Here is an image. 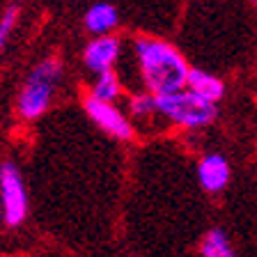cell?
<instances>
[{
	"mask_svg": "<svg viewBox=\"0 0 257 257\" xmlns=\"http://www.w3.org/2000/svg\"><path fill=\"white\" fill-rule=\"evenodd\" d=\"M136 58L152 96H166L184 90L191 67L172 44L143 37L136 42Z\"/></svg>",
	"mask_w": 257,
	"mask_h": 257,
	"instance_id": "obj_1",
	"label": "cell"
},
{
	"mask_svg": "<svg viewBox=\"0 0 257 257\" xmlns=\"http://www.w3.org/2000/svg\"><path fill=\"white\" fill-rule=\"evenodd\" d=\"M156 108H159L161 115H166L168 119H172L175 124L186 128H202L216 117L214 103L200 99L191 90L156 96Z\"/></svg>",
	"mask_w": 257,
	"mask_h": 257,
	"instance_id": "obj_2",
	"label": "cell"
},
{
	"mask_svg": "<svg viewBox=\"0 0 257 257\" xmlns=\"http://www.w3.org/2000/svg\"><path fill=\"white\" fill-rule=\"evenodd\" d=\"M58 76L60 60L55 58L44 60L37 69L32 71L21 92V99H19V110H21L23 117L35 119L46 110L48 101H51V90H53V83L58 80Z\"/></svg>",
	"mask_w": 257,
	"mask_h": 257,
	"instance_id": "obj_3",
	"label": "cell"
},
{
	"mask_svg": "<svg viewBox=\"0 0 257 257\" xmlns=\"http://www.w3.org/2000/svg\"><path fill=\"white\" fill-rule=\"evenodd\" d=\"M0 195H3L5 220L10 225H19L26 218L28 198H26L21 175L14 168V163H3V168H0Z\"/></svg>",
	"mask_w": 257,
	"mask_h": 257,
	"instance_id": "obj_4",
	"label": "cell"
},
{
	"mask_svg": "<svg viewBox=\"0 0 257 257\" xmlns=\"http://www.w3.org/2000/svg\"><path fill=\"white\" fill-rule=\"evenodd\" d=\"M85 110H87V115H90V117L106 131V134L115 136L117 140H131L134 138V126L128 124V119L124 117L115 106L103 103V101H96L94 96H87L85 99Z\"/></svg>",
	"mask_w": 257,
	"mask_h": 257,
	"instance_id": "obj_5",
	"label": "cell"
},
{
	"mask_svg": "<svg viewBox=\"0 0 257 257\" xmlns=\"http://www.w3.org/2000/svg\"><path fill=\"white\" fill-rule=\"evenodd\" d=\"M200 186L207 193H218L230 182V166L220 154H207L198 163Z\"/></svg>",
	"mask_w": 257,
	"mask_h": 257,
	"instance_id": "obj_6",
	"label": "cell"
},
{
	"mask_svg": "<svg viewBox=\"0 0 257 257\" xmlns=\"http://www.w3.org/2000/svg\"><path fill=\"white\" fill-rule=\"evenodd\" d=\"M119 55V42L115 37H99L85 48V64L87 69L96 71L101 76L106 71H110V67L115 64Z\"/></svg>",
	"mask_w": 257,
	"mask_h": 257,
	"instance_id": "obj_7",
	"label": "cell"
},
{
	"mask_svg": "<svg viewBox=\"0 0 257 257\" xmlns=\"http://www.w3.org/2000/svg\"><path fill=\"white\" fill-rule=\"evenodd\" d=\"M186 87L193 92V94H198L200 99L214 103V106H216V101H220L223 94H225L223 80L216 78V76H211V74H207V71H202V69H191L188 71Z\"/></svg>",
	"mask_w": 257,
	"mask_h": 257,
	"instance_id": "obj_8",
	"label": "cell"
},
{
	"mask_svg": "<svg viewBox=\"0 0 257 257\" xmlns=\"http://www.w3.org/2000/svg\"><path fill=\"white\" fill-rule=\"evenodd\" d=\"M85 26L92 32H108L117 26V10L108 3H99L92 5L85 16Z\"/></svg>",
	"mask_w": 257,
	"mask_h": 257,
	"instance_id": "obj_9",
	"label": "cell"
},
{
	"mask_svg": "<svg viewBox=\"0 0 257 257\" xmlns=\"http://www.w3.org/2000/svg\"><path fill=\"white\" fill-rule=\"evenodd\" d=\"M200 250L204 257H236L223 230H209Z\"/></svg>",
	"mask_w": 257,
	"mask_h": 257,
	"instance_id": "obj_10",
	"label": "cell"
},
{
	"mask_svg": "<svg viewBox=\"0 0 257 257\" xmlns=\"http://www.w3.org/2000/svg\"><path fill=\"white\" fill-rule=\"evenodd\" d=\"M117 94H119L117 76L112 74V71H106V74L99 76V80H96V85H94V92H92V96H94L96 101L112 103L115 99H117Z\"/></svg>",
	"mask_w": 257,
	"mask_h": 257,
	"instance_id": "obj_11",
	"label": "cell"
},
{
	"mask_svg": "<svg viewBox=\"0 0 257 257\" xmlns=\"http://www.w3.org/2000/svg\"><path fill=\"white\" fill-rule=\"evenodd\" d=\"M131 112H134V115H138V117H147V115L159 112V108H156V96L143 94V96L131 99Z\"/></svg>",
	"mask_w": 257,
	"mask_h": 257,
	"instance_id": "obj_12",
	"label": "cell"
},
{
	"mask_svg": "<svg viewBox=\"0 0 257 257\" xmlns=\"http://www.w3.org/2000/svg\"><path fill=\"white\" fill-rule=\"evenodd\" d=\"M16 12H19V7L12 5L10 10L3 14V19H0V51H3V46H5L7 37H10L12 28H14V23H16Z\"/></svg>",
	"mask_w": 257,
	"mask_h": 257,
	"instance_id": "obj_13",
	"label": "cell"
},
{
	"mask_svg": "<svg viewBox=\"0 0 257 257\" xmlns=\"http://www.w3.org/2000/svg\"><path fill=\"white\" fill-rule=\"evenodd\" d=\"M0 204H3V195H0Z\"/></svg>",
	"mask_w": 257,
	"mask_h": 257,
	"instance_id": "obj_14",
	"label": "cell"
}]
</instances>
